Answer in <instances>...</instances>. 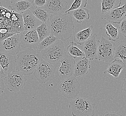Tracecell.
Listing matches in <instances>:
<instances>
[{
    "instance_id": "3",
    "label": "cell",
    "mask_w": 126,
    "mask_h": 116,
    "mask_svg": "<svg viewBox=\"0 0 126 116\" xmlns=\"http://www.w3.org/2000/svg\"><path fill=\"white\" fill-rule=\"evenodd\" d=\"M68 108L73 116H94V105L86 97H78L69 104Z\"/></svg>"
},
{
    "instance_id": "1",
    "label": "cell",
    "mask_w": 126,
    "mask_h": 116,
    "mask_svg": "<svg viewBox=\"0 0 126 116\" xmlns=\"http://www.w3.org/2000/svg\"><path fill=\"white\" fill-rule=\"evenodd\" d=\"M47 24L51 34L58 40L65 41L73 35L74 25L71 15L51 14Z\"/></svg>"
},
{
    "instance_id": "8",
    "label": "cell",
    "mask_w": 126,
    "mask_h": 116,
    "mask_svg": "<svg viewBox=\"0 0 126 116\" xmlns=\"http://www.w3.org/2000/svg\"><path fill=\"white\" fill-rule=\"evenodd\" d=\"M5 85L10 92H17L24 86L27 78L20 73L14 71L8 74L4 78Z\"/></svg>"
},
{
    "instance_id": "32",
    "label": "cell",
    "mask_w": 126,
    "mask_h": 116,
    "mask_svg": "<svg viewBox=\"0 0 126 116\" xmlns=\"http://www.w3.org/2000/svg\"><path fill=\"white\" fill-rule=\"evenodd\" d=\"M15 34L14 33H2L0 32V43L5 40V39H7L9 37L12 36Z\"/></svg>"
},
{
    "instance_id": "34",
    "label": "cell",
    "mask_w": 126,
    "mask_h": 116,
    "mask_svg": "<svg viewBox=\"0 0 126 116\" xmlns=\"http://www.w3.org/2000/svg\"><path fill=\"white\" fill-rule=\"evenodd\" d=\"M5 85L3 80L0 79V95L2 93L5 89Z\"/></svg>"
},
{
    "instance_id": "27",
    "label": "cell",
    "mask_w": 126,
    "mask_h": 116,
    "mask_svg": "<svg viewBox=\"0 0 126 116\" xmlns=\"http://www.w3.org/2000/svg\"><path fill=\"white\" fill-rule=\"evenodd\" d=\"M36 30L40 42L51 34L47 22L42 23L37 28Z\"/></svg>"
},
{
    "instance_id": "35",
    "label": "cell",
    "mask_w": 126,
    "mask_h": 116,
    "mask_svg": "<svg viewBox=\"0 0 126 116\" xmlns=\"http://www.w3.org/2000/svg\"><path fill=\"white\" fill-rule=\"evenodd\" d=\"M6 75L4 72L2 68L0 65V79H4Z\"/></svg>"
},
{
    "instance_id": "33",
    "label": "cell",
    "mask_w": 126,
    "mask_h": 116,
    "mask_svg": "<svg viewBox=\"0 0 126 116\" xmlns=\"http://www.w3.org/2000/svg\"><path fill=\"white\" fill-rule=\"evenodd\" d=\"M102 116H122V115L116 112L112 111H106Z\"/></svg>"
},
{
    "instance_id": "17",
    "label": "cell",
    "mask_w": 126,
    "mask_h": 116,
    "mask_svg": "<svg viewBox=\"0 0 126 116\" xmlns=\"http://www.w3.org/2000/svg\"><path fill=\"white\" fill-rule=\"evenodd\" d=\"M91 68L90 60L84 57L75 62L73 76L75 77H81L87 75L89 69Z\"/></svg>"
},
{
    "instance_id": "6",
    "label": "cell",
    "mask_w": 126,
    "mask_h": 116,
    "mask_svg": "<svg viewBox=\"0 0 126 116\" xmlns=\"http://www.w3.org/2000/svg\"><path fill=\"white\" fill-rule=\"evenodd\" d=\"M34 75L40 84H45L55 78V68L52 64L42 59L34 72Z\"/></svg>"
},
{
    "instance_id": "23",
    "label": "cell",
    "mask_w": 126,
    "mask_h": 116,
    "mask_svg": "<svg viewBox=\"0 0 126 116\" xmlns=\"http://www.w3.org/2000/svg\"><path fill=\"white\" fill-rule=\"evenodd\" d=\"M72 14L71 16H73L78 23H81L85 20H88L90 19L89 10L85 8H81L78 10H73L72 11L71 13H68L67 14Z\"/></svg>"
},
{
    "instance_id": "12",
    "label": "cell",
    "mask_w": 126,
    "mask_h": 116,
    "mask_svg": "<svg viewBox=\"0 0 126 116\" xmlns=\"http://www.w3.org/2000/svg\"><path fill=\"white\" fill-rule=\"evenodd\" d=\"M97 35L94 34L87 41L83 44V50L85 58L89 60L96 59L97 51L100 41L96 39Z\"/></svg>"
},
{
    "instance_id": "16",
    "label": "cell",
    "mask_w": 126,
    "mask_h": 116,
    "mask_svg": "<svg viewBox=\"0 0 126 116\" xmlns=\"http://www.w3.org/2000/svg\"><path fill=\"white\" fill-rule=\"evenodd\" d=\"M24 30H29L36 29L42 23L28 10L22 14Z\"/></svg>"
},
{
    "instance_id": "24",
    "label": "cell",
    "mask_w": 126,
    "mask_h": 116,
    "mask_svg": "<svg viewBox=\"0 0 126 116\" xmlns=\"http://www.w3.org/2000/svg\"><path fill=\"white\" fill-rule=\"evenodd\" d=\"M121 0H102L101 1V12L102 14H107L112 10L120 7Z\"/></svg>"
},
{
    "instance_id": "25",
    "label": "cell",
    "mask_w": 126,
    "mask_h": 116,
    "mask_svg": "<svg viewBox=\"0 0 126 116\" xmlns=\"http://www.w3.org/2000/svg\"><path fill=\"white\" fill-rule=\"evenodd\" d=\"M105 27L106 29V34L108 37L109 41L115 42L119 39V29L118 28L114 27L111 23L107 22L105 24Z\"/></svg>"
},
{
    "instance_id": "28",
    "label": "cell",
    "mask_w": 126,
    "mask_h": 116,
    "mask_svg": "<svg viewBox=\"0 0 126 116\" xmlns=\"http://www.w3.org/2000/svg\"><path fill=\"white\" fill-rule=\"evenodd\" d=\"M58 39L52 35H50L40 42L37 46V50L39 51H43L55 43Z\"/></svg>"
},
{
    "instance_id": "11",
    "label": "cell",
    "mask_w": 126,
    "mask_h": 116,
    "mask_svg": "<svg viewBox=\"0 0 126 116\" xmlns=\"http://www.w3.org/2000/svg\"><path fill=\"white\" fill-rule=\"evenodd\" d=\"M59 62L61 63V66L56 71L59 77L62 80L73 76L75 64L74 59L66 53Z\"/></svg>"
},
{
    "instance_id": "9",
    "label": "cell",
    "mask_w": 126,
    "mask_h": 116,
    "mask_svg": "<svg viewBox=\"0 0 126 116\" xmlns=\"http://www.w3.org/2000/svg\"><path fill=\"white\" fill-rule=\"evenodd\" d=\"M0 51L16 56L21 51L20 33H17L5 39L0 43Z\"/></svg>"
},
{
    "instance_id": "20",
    "label": "cell",
    "mask_w": 126,
    "mask_h": 116,
    "mask_svg": "<svg viewBox=\"0 0 126 116\" xmlns=\"http://www.w3.org/2000/svg\"><path fill=\"white\" fill-rule=\"evenodd\" d=\"M32 14L42 23L47 22L51 16L44 8L37 7L32 5L29 9Z\"/></svg>"
},
{
    "instance_id": "30",
    "label": "cell",
    "mask_w": 126,
    "mask_h": 116,
    "mask_svg": "<svg viewBox=\"0 0 126 116\" xmlns=\"http://www.w3.org/2000/svg\"><path fill=\"white\" fill-rule=\"evenodd\" d=\"M46 0H34L31 1L32 6L37 7L44 8L46 4Z\"/></svg>"
},
{
    "instance_id": "19",
    "label": "cell",
    "mask_w": 126,
    "mask_h": 116,
    "mask_svg": "<svg viewBox=\"0 0 126 116\" xmlns=\"http://www.w3.org/2000/svg\"><path fill=\"white\" fill-rule=\"evenodd\" d=\"M93 26L78 32L74 37V41L77 45H82L92 35Z\"/></svg>"
},
{
    "instance_id": "2",
    "label": "cell",
    "mask_w": 126,
    "mask_h": 116,
    "mask_svg": "<svg viewBox=\"0 0 126 116\" xmlns=\"http://www.w3.org/2000/svg\"><path fill=\"white\" fill-rule=\"evenodd\" d=\"M42 59L40 51L36 49H26L16 55L15 71L24 76L31 75Z\"/></svg>"
},
{
    "instance_id": "15",
    "label": "cell",
    "mask_w": 126,
    "mask_h": 116,
    "mask_svg": "<svg viewBox=\"0 0 126 116\" xmlns=\"http://www.w3.org/2000/svg\"><path fill=\"white\" fill-rule=\"evenodd\" d=\"M126 4L122 6L116 8L106 14L103 18L107 21L114 24L120 23L126 18Z\"/></svg>"
},
{
    "instance_id": "7",
    "label": "cell",
    "mask_w": 126,
    "mask_h": 116,
    "mask_svg": "<svg viewBox=\"0 0 126 116\" xmlns=\"http://www.w3.org/2000/svg\"><path fill=\"white\" fill-rule=\"evenodd\" d=\"M115 44L102 36L98 45L96 59L105 62L114 60Z\"/></svg>"
},
{
    "instance_id": "4",
    "label": "cell",
    "mask_w": 126,
    "mask_h": 116,
    "mask_svg": "<svg viewBox=\"0 0 126 116\" xmlns=\"http://www.w3.org/2000/svg\"><path fill=\"white\" fill-rule=\"evenodd\" d=\"M40 52L42 58L51 64L59 62L66 53L63 42L59 40Z\"/></svg>"
},
{
    "instance_id": "10",
    "label": "cell",
    "mask_w": 126,
    "mask_h": 116,
    "mask_svg": "<svg viewBox=\"0 0 126 116\" xmlns=\"http://www.w3.org/2000/svg\"><path fill=\"white\" fill-rule=\"evenodd\" d=\"M20 37L21 47L37 50L40 41L36 29L24 30L20 33Z\"/></svg>"
},
{
    "instance_id": "21",
    "label": "cell",
    "mask_w": 126,
    "mask_h": 116,
    "mask_svg": "<svg viewBox=\"0 0 126 116\" xmlns=\"http://www.w3.org/2000/svg\"><path fill=\"white\" fill-rule=\"evenodd\" d=\"M118 58L126 64V41L125 38L115 44L114 58Z\"/></svg>"
},
{
    "instance_id": "26",
    "label": "cell",
    "mask_w": 126,
    "mask_h": 116,
    "mask_svg": "<svg viewBox=\"0 0 126 116\" xmlns=\"http://www.w3.org/2000/svg\"><path fill=\"white\" fill-rule=\"evenodd\" d=\"M67 50L68 55L73 59L76 58H83L85 57V54L79 48L74 42H71L67 46Z\"/></svg>"
},
{
    "instance_id": "5",
    "label": "cell",
    "mask_w": 126,
    "mask_h": 116,
    "mask_svg": "<svg viewBox=\"0 0 126 116\" xmlns=\"http://www.w3.org/2000/svg\"><path fill=\"white\" fill-rule=\"evenodd\" d=\"M59 91L68 99H74L78 97L80 91L79 82L73 76L61 80L57 85Z\"/></svg>"
},
{
    "instance_id": "13",
    "label": "cell",
    "mask_w": 126,
    "mask_h": 116,
    "mask_svg": "<svg viewBox=\"0 0 126 116\" xmlns=\"http://www.w3.org/2000/svg\"><path fill=\"white\" fill-rule=\"evenodd\" d=\"M68 2L63 0H47L44 8L51 14H64L67 10Z\"/></svg>"
},
{
    "instance_id": "29",
    "label": "cell",
    "mask_w": 126,
    "mask_h": 116,
    "mask_svg": "<svg viewBox=\"0 0 126 116\" xmlns=\"http://www.w3.org/2000/svg\"><path fill=\"white\" fill-rule=\"evenodd\" d=\"M87 4V0H75L72 3L70 7L65 12L64 14H67L75 10H78L81 8H85Z\"/></svg>"
},
{
    "instance_id": "18",
    "label": "cell",
    "mask_w": 126,
    "mask_h": 116,
    "mask_svg": "<svg viewBox=\"0 0 126 116\" xmlns=\"http://www.w3.org/2000/svg\"><path fill=\"white\" fill-rule=\"evenodd\" d=\"M126 64L119 59H114L110 63L104 74H109L117 79L120 73L125 67Z\"/></svg>"
},
{
    "instance_id": "22",
    "label": "cell",
    "mask_w": 126,
    "mask_h": 116,
    "mask_svg": "<svg viewBox=\"0 0 126 116\" xmlns=\"http://www.w3.org/2000/svg\"><path fill=\"white\" fill-rule=\"evenodd\" d=\"M32 6L31 1L19 0L14 3L10 7L12 12L22 14L27 10H29Z\"/></svg>"
},
{
    "instance_id": "14",
    "label": "cell",
    "mask_w": 126,
    "mask_h": 116,
    "mask_svg": "<svg viewBox=\"0 0 126 116\" xmlns=\"http://www.w3.org/2000/svg\"><path fill=\"white\" fill-rule=\"evenodd\" d=\"M16 56L0 51V65L6 75L15 70Z\"/></svg>"
},
{
    "instance_id": "31",
    "label": "cell",
    "mask_w": 126,
    "mask_h": 116,
    "mask_svg": "<svg viewBox=\"0 0 126 116\" xmlns=\"http://www.w3.org/2000/svg\"><path fill=\"white\" fill-rule=\"evenodd\" d=\"M126 19H124L120 23L119 31L125 38L126 36Z\"/></svg>"
}]
</instances>
